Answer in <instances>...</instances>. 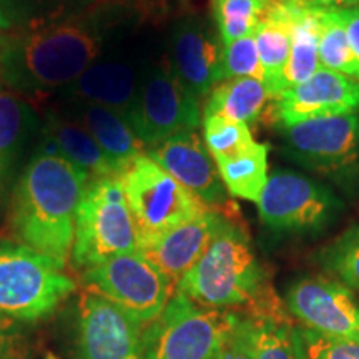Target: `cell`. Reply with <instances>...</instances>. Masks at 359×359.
Returning a JSON list of instances; mask_svg holds the SVG:
<instances>
[{
  "instance_id": "cell-21",
  "label": "cell",
  "mask_w": 359,
  "mask_h": 359,
  "mask_svg": "<svg viewBox=\"0 0 359 359\" xmlns=\"http://www.w3.org/2000/svg\"><path fill=\"white\" fill-rule=\"evenodd\" d=\"M259 60H262L271 100L281 95V79L290 57L291 25L290 13L283 0H269L268 11L255 32Z\"/></svg>"
},
{
  "instance_id": "cell-7",
  "label": "cell",
  "mask_w": 359,
  "mask_h": 359,
  "mask_svg": "<svg viewBox=\"0 0 359 359\" xmlns=\"http://www.w3.org/2000/svg\"><path fill=\"white\" fill-rule=\"evenodd\" d=\"M118 178L132 213L138 245L210 210L148 155L133 160L118 173Z\"/></svg>"
},
{
  "instance_id": "cell-9",
  "label": "cell",
  "mask_w": 359,
  "mask_h": 359,
  "mask_svg": "<svg viewBox=\"0 0 359 359\" xmlns=\"http://www.w3.org/2000/svg\"><path fill=\"white\" fill-rule=\"evenodd\" d=\"M87 290L127 311L143 327L155 321L175 293V286L140 251L116 255L85 269Z\"/></svg>"
},
{
  "instance_id": "cell-28",
  "label": "cell",
  "mask_w": 359,
  "mask_h": 359,
  "mask_svg": "<svg viewBox=\"0 0 359 359\" xmlns=\"http://www.w3.org/2000/svg\"><path fill=\"white\" fill-rule=\"evenodd\" d=\"M203 142L215 160L248 154L258 145L248 125L222 115L203 116Z\"/></svg>"
},
{
  "instance_id": "cell-20",
  "label": "cell",
  "mask_w": 359,
  "mask_h": 359,
  "mask_svg": "<svg viewBox=\"0 0 359 359\" xmlns=\"http://www.w3.org/2000/svg\"><path fill=\"white\" fill-rule=\"evenodd\" d=\"M47 145L62 158L69 160L75 167L88 173L90 180L107 175H116L95 138L77 120L60 115H50L43 127Z\"/></svg>"
},
{
  "instance_id": "cell-33",
  "label": "cell",
  "mask_w": 359,
  "mask_h": 359,
  "mask_svg": "<svg viewBox=\"0 0 359 359\" xmlns=\"http://www.w3.org/2000/svg\"><path fill=\"white\" fill-rule=\"evenodd\" d=\"M30 339L24 323L0 314V359H29Z\"/></svg>"
},
{
  "instance_id": "cell-6",
  "label": "cell",
  "mask_w": 359,
  "mask_h": 359,
  "mask_svg": "<svg viewBox=\"0 0 359 359\" xmlns=\"http://www.w3.org/2000/svg\"><path fill=\"white\" fill-rule=\"evenodd\" d=\"M238 318L193 303L175 291L163 311L143 330L145 359H215Z\"/></svg>"
},
{
  "instance_id": "cell-5",
  "label": "cell",
  "mask_w": 359,
  "mask_h": 359,
  "mask_svg": "<svg viewBox=\"0 0 359 359\" xmlns=\"http://www.w3.org/2000/svg\"><path fill=\"white\" fill-rule=\"evenodd\" d=\"M77 285L52 258L25 245L0 243V314L19 323L50 316Z\"/></svg>"
},
{
  "instance_id": "cell-12",
  "label": "cell",
  "mask_w": 359,
  "mask_h": 359,
  "mask_svg": "<svg viewBox=\"0 0 359 359\" xmlns=\"http://www.w3.org/2000/svg\"><path fill=\"white\" fill-rule=\"evenodd\" d=\"M143 327L127 311L95 291H83L77 304L79 359H145Z\"/></svg>"
},
{
  "instance_id": "cell-34",
  "label": "cell",
  "mask_w": 359,
  "mask_h": 359,
  "mask_svg": "<svg viewBox=\"0 0 359 359\" xmlns=\"http://www.w3.org/2000/svg\"><path fill=\"white\" fill-rule=\"evenodd\" d=\"M336 13H338L339 20L343 22L344 29H346L353 55H354V58H356V62L359 65V6L348 8V11L336 12Z\"/></svg>"
},
{
  "instance_id": "cell-18",
  "label": "cell",
  "mask_w": 359,
  "mask_h": 359,
  "mask_svg": "<svg viewBox=\"0 0 359 359\" xmlns=\"http://www.w3.org/2000/svg\"><path fill=\"white\" fill-rule=\"evenodd\" d=\"M143 72L132 62L120 58L95 60L74 83L69 92L82 103L109 107L127 114L137 97Z\"/></svg>"
},
{
  "instance_id": "cell-13",
  "label": "cell",
  "mask_w": 359,
  "mask_h": 359,
  "mask_svg": "<svg viewBox=\"0 0 359 359\" xmlns=\"http://www.w3.org/2000/svg\"><path fill=\"white\" fill-rule=\"evenodd\" d=\"M286 308L304 330L359 343V304L341 281L303 278L286 293Z\"/></svg>"
},
{
  "instance_id": "cell-14",
  "label": "cell",
  "mask_w": 359,
  "mask_h": 359,
  "mask_svg": "<svg viewBox=\"0 0 359 359\" xmlns=\"http://www.w3.org/2000/svg\"><path fill=\"white\" fill-rule=\"evenodd\" d=\"M170 69L196 98H203L224 80L223 40L205 17H185L170 34Z\"/></svg>"
},
{
  "instance_id": "cell-22",
  "label": "cell",
  "mask_w": 359,
  "mask_h": 359,
  "mask_svg": "<svg viewBox=\"0 0 359 359\" xmlns=\"http://www.w3.org/2000/svg\"><path fill=\"white\" fill-rule=\"evenodd\" d=\"M268 100L266 85L257 79H224L212 90L205 105V115H222L235 122H258Z\"/></svg>"
},
{
  "instance_id": "cell-19",
  "label": "cell",
  "mask_w": 359,
  "mask_h": 359,
  "mask_svg": "<svg viewBox=\"0 0 359 359\" xmlns=\"http://www.w3.org/2000/svg\"><path fill=\"white\" fill-rule=\"evenodd\" d=\"M77 122L95 138L116 175L122 173L138 156L147 155L145 145L138 140L120 111L95 103H82L77 111Z\"/></svg>"
},
{
  "instance_id": "cell-4",
  "label": "cell",
  "mask_w": 359,
  "mask_h": 359,
  "mask_svg": "<svg viewBox=\"0 0 359 359\" xmlns=\"http://www.w3.org/2000/svg\"><path fill=\"white\" fill-rule=\"evenodd\" d=\"M138 250V235L118 175L88 180L75 218L72 263L90 269Z\"/></svg>"
},
{
  "instance_id": "cell-25",
  "label": "cell",
  "mask_w": 359,
  "mask_h": 359,
  "mask_svg": "<svg viewBox=\"0 0 359 359\" xmlns=\"http://www.w3.org/2000/svg\"><path fill=\"white\" fill-rule=\"evenodd\" d=\"M32 127L34 114L29 103L17 93L0 92V183L20 154Z\"/></svg>"
},
{
  "instance_id": "cell-24",
  "label": "cell",
  "mask_w": 359,
  "mask_h": 359,
  "mask_svg": "<svg viewBox=\"0 0 359 359\" xmlns=\"http://www.w3.org/2000/svg\"><path fill=\"white\" fill-rule=\"evenodd\" d=\"M268 145L258 143L248 154L215 160L226 191L236 198L258 203L268 183Z\"/></svg>"
},
{
  "instance_id": "cell-10",
  "label": "cell",
  "mask_w": 359,
  "mask_h": 359,
  "mask_svg": "<svg viewBox=\"0 0 359 359\" xmlns=\"http://www.w3.org/2000/svg\"><path fill=\"white\" fill-rule=\"evenodd\" d=\"M283 145L286 156L306 170L348 175L359 168V114L283 127Z\"/></svg>"
},
{
  "instance_id": "cell-2",
  "label": "cell",
  "mask_w": 359,
  "mask_h": 359,
  "mask_svg": "<svg viewBox=\"0 0 359 359\" xmlns=\"http://www.w3.org/2000/svg\"><path fill=\"white\" fill-rule=\"evenodd\" d=\"M100 55L92 30L67 22L27 34L0 37V77L19 93L69 87Z\"/></svg>"
},
{
  "instance_id": "cell-16",
  "label": "cell",
  "mask_w": 359,
  "mask_h": 359,
  "mask_svg": "<svg viewBox=\"0 0 359 359\" xmlns=\"http://www.w3.org/2000/svg\"><path fill=\"white\" fill-rule=\"evenodd\" d=\"M275 102L276 118L283 127L325 116L359 114V82L320 69L306 82L285 90Z\"/></svg>"
},
{
  "instance_id": "cell-15",
  "label": "cell",
  "mask_w": 359,
  "mask_h": 359,
  "mask_svg": "<svg viewBox=\"0 0 359 359\" xmlns=\"http://www.w3.org/2000/svg\"><path fill=\"white\" fill-rule=\"evenodd\" d=\"M147 155L208 208L219 212L218 206L226 205V188L196 130L173 135Z\"/></svg>"
},
{
  "instance_id": "cell-32",
  "label": "cell",
  "mask_w": 359,
  "mask_h": 359,
  "mask_svg": "<svg viewBox=\"0 0 359 359\" xmlns=\"http://www.w3.org/2000/svg\"><path fill=\"white\" fill-rule=\"evenodd\" d=\"M257 323L250 313H238L230 338L215 359H255Z\"/></svg>"
},
{
  "instance_id": "cell-30",
  "label": "cell",
  "mask_w": 359,
  "mask_h": 359,
  "mask_svg": "<svg viewBox=\"0 0 359 359\" xmlns=\"http://www.w3.org/2000/svg\"><path fill=\"white\" fill-rule=\"evenodd\" d=\"M224 79H257L266 82L255 35L223 45Z\"/></svg>"
},
{
  "instance_id": "cell-8",
  "label": "cell",
  "mask_w": 359,
  "mask_h": 359,
  "mask_svg": "<svg viewBox=\"0 0 359 359\" xmlns=\"http://www.w3.org/2000/svg\"><path fill=\"white\" fill-rule=\"evenodd\" d=\"M125 118L150 150L173 135L198 128L200 102L170 65H151L143 70L137 97Z\"/></svg>"
},
{
  "instance_id": "cell-35",
  "label": "cell",
  "mask_w": 359,
  "mask_h": 359,
  "mask_svg": "<svg viewBox=\"0 0 359 359\" xmlns=\"http://www.w3.org/2000/svg\"><path fill=\"white\" fill-rule=\"evenodd\" d=\"M304 4L318 12H341L358 7L359 0H304Z\"/></svg>"
},
{
  "instance_id": "cell-11",
  "label": "cell",
  "mask_w": 359,
  "mask_h": 359,
  "mask_svg": "<svg viewBox=\"0 0 359 359\" xmlns=\"http://www.w3.org/2000/svg\"><path fill=\"white\" fill-rule=\"evenodd\" d=\"M258 213L276 231H309L325 226L343 203L330 188L294 172H275L258 200Z\"/></svg>"
},
{
  "instance_id": "cell-17",
  "label": "cell",
  "mask_w": 359,
  "mask_h": 359,
  "mask_svg": "<svg viewBox=\"0 0 359 359\" xmlns=\"http://www.w3.org/2000/svg\"><path fill=\"white\" fill-rule=\"evenodd\" d=\"M223 218V213L210 208L163 235L142 241L138 251L177 288L178 281L203 257Z\"/></svg>"
},
{
  "instance_id": "cell-31",
  "label": "cell",
  "mask_w": 359,
  "mask_h": 359,
  "mask_svg": "<svg viewBox=\"0 0 359 359\" xmlns=\"http://www.w3.org/2000/svg\"><path fill=\"white\" fill-rule=\"evenodd\" d=\"M298 339L303 359H359L356 341L330 338L304 327H298Z\"/></svg>"
},
{
  "instance_id": "cell-29",
  "label": "cell",
  "mask_w": 359,
  "mask_h": 359,
  "mask_svg": "<svg viewBox=\"0 0 359 359\" xmlns=\"http://www.w3.org/2000/svg\"><path fill=\"white\" fill-rule=\"evenodd\" d=\"M325 264L349 290L359 291V226L349 228L326 250Z\"/></svg>"
},
{
  "instance_id": "cell-36",
  "label": "cell",
  "mask_w": 359,
  "mask_h": 359,
  "mask_svg": "<svg viewBox=\"0 0 359 359\" xmlns=\"http://www.w3.org/2000/svg\"><path fill=\"white\" fill-rule=\"evenodd\" d=\"M45 359H58V358L55 356V354H50V353H48L47 356H45Z\"/></svg>"
},
{
  "instance_id": "cell-27",
  "label": "cell",
  "mask_w": 359,
  "mask_h": 359,
  "mask_svg": "<svg viewBox=\"0 0 359 359\" xmlns=\"http://www.w3.org/2000/svg\"><path fill=\"white\" fill-rule=\"evenodd\" d=\"M269 0H213V19L224 43L255 35Z\"/></svg>"
},
{
  "instance_id": "cell-3",
  "label": "cell",
  "mask_w": 359,
  "mask_h": 359,
  "mask_svg": "<svg viewBox=\"0 0 359 359\" xmlns=\"http://www.w3.org/2000/svg\"><path fill=\"white\" fill-rule=\"evenodd\" d=\"M175 291L218 311L251 313L275 298L248 233L226 217L203 257L178 281Z\"/></svg>"
},
{
  "instance_id": "cell-1",
  "label": "cell",
  "mask_w": 359,
  "mask_h": 359,
  "mask_svg": "<svg viewBox=\"0 0 359 359\" xmlns=\"http://www.w3.org/2000/svg\"><path fill=\"white\" fill-rule=\"evenodd\" d=\"M88 173L55 154L30 160L12 201V228L22 241L65 266Z\"/></svg>"
},
{
  "instance_id": "cell-26",
  "label": "cell",
  "mask_w": 359,
  "mask_h": 359,
  "mask_svg": "<svg viewBox=\"0 0 359 359\" xmlns=\"http://www.w3.org/2000/svg\"><path fill=\"white\" fill-rule=\"evenodd\" d=\"M320 22L318 55H320L321 69L336 72L359 82V65L353 55L346 29L339 20L338 13L321 12Z\"/></svg>"
},
{
  "instance_id": "cell-23",
  "label": "cell",
  "mask_w": 359,
  "mask_h": 359,
  "mask_svg": "<svg viewBox=\"0 0 359 359\" xmlns=\"http://www.w3.org/2000/svg\"><path fill=\"white\" fill-rule=\"evenodd\" d=\"M250 314L257 323L255 359H303L298 327L283 311L280 299Z\"/></svg>"
}]
</instances>
